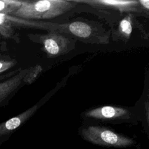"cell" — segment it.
Wrapping results in <instances>:
<instances>
[{"mask_svg":"<svg viewBox=\"0 0 149 149\" xmlns=\"http://www.w3.org/2000/svg\"><path fill=\"white\" fill-rule=\"evenodd\" d=\"M78 133L83 140L96 146L115 148H141L140 144L135 139L103 125H84L79 129Z\"/></svg>","mask_w":149,"mask_h":149,"instance_id":"cell-1","label":"cell"},{"mask_svg":"<svg viewBox=\"0 0 149 149\" xmlns=\"http://www.w3.org/2000/svg\"><path fill=\"white\" fill-rule=\"evenodd\" d=\"M74 6L70 1H22L21 6L11 14L24 19H49L57 17Z\"/></svg>","mask_w":149,"mask_h":149,"instance_id":"cell-2","label":"cell"},{"mask_svg":"<svg viewBox=\"0 0 149 149\" xmlns=\"http://www.w3.org/2000/svg\"><path fill=\"white\" fill-rule=\"evenodd\" d=\"M84 117L93 120L120 123L129 122L132 119L130 112L122 107L105 105L98 107L86 111Z\"/></svg>","mask_w":149,"mask_h":149,"instance_id":"cell-3","label":"cell"},{"mask_svg":"<svg viewBox=\"0 0 149 149\" xmlns=\"http://www.w3.org/2000/svg\"><path fill=\"white\" fill-rule=\"evenodd\" d=\"M43 49L49 57H56L65 54L70 44L66 37L55 32L38 36Z\"/></svg>","mask_w":149,"mask_h":149,"instance_id":"cell-4","label":"cell"},{"mask_svg":"<svg viewBox=\"0 0 149 149\" xmlns=\"http://www.w3.org/2000/svg\"><path fill=\"white\" fill-rule=\"evenodd\" d=\"M38 105H35L23 112L0 123V137L11 134L17 129L23 125L36 113Z\"/></svg>","mask_w":149,"mask_h":149,"instance_id":"cell-5","label":"cell"},{"mask_svg":"<svg viewBox=\"0 0 149 149\" xmlns=\"http://www.w3.org/2000/svg\"><path fill=\"white\" fill-rule=\"evenodd\" d=\"M72 2L86 3L93 6L108 7L123 12L136 11L139 5V1H114V0H96V1H70Z\"/></svg>","mask_w":149,"mask_h":149,"instance_id":"cell-6","label":"cell"},{"mask_svg":"<svg viewBox=\"0 0 149 149\" xmlns=\"http://www.w3.org/2000/svg\"><path fill=\"white\" fill-rule=\"evenodd\" d=\"M27 71V69L23 70L11 78L0 83V104H2L17 88Z\"/></svg>","mask_w":149,"mask_h":149,"instance_id":"cell-7","label":"cell"},{"mask_svg":"<svg viewBox=\"0 0 149 149\" xmlns=\"http://www.w3.org/2000/svg\"><path fill=\"white\" fill-rule=\"evenodd\" d=\"M69 30L74 36L81 38H87L91 33V27L88 24L79 21L70 23L69 26Z\"/></svg>","mask_w":149,"mask_h":149,"instance_id":"cell-8","label":"cell"},{"mask_svg":"<svg viewBox=\"0 0 149 149\" xmlns=\"http://www.w3.org/2000/svg\"><path fill=\"white\" fill-rule=\"evenodd\" d=\"M132 15L128 13L122 20H121L118 26L119 33L122 36L127 38L130 37L132 32Z\"/></svg>","mask_w":149,"mask_h":149,"instance_id":"cell-9","label":"cell"},{"mask_svg":"<svg viewBox=\"0 0 149 149\" xmlns=\"http://www.w3.org/2000/svg\"><path fill=\"white\" fill-rule=\"evenodd\" d=\"M22 5V1L0 0V13L9 15L17 10Z\"/></svg>","mask_w":149,"mask_h":149,"instance_id":"cell-10","label":"cell"},{"mask_svg":"<svg viewBox=\"0 0 149 149\" xmlns=\"http://www.w3.org/2000/svg\"><path fill=\"white\" fill-rule=\"evenodd\" d=\"M42 71V67L37 65L33 68L28 69V71L23 77V81L27 84H30L33 83Z\"/></svg>","mask_w":149,"mask_h":149,"instance_id":"cell-11","label":"cell"},{"mask_svg":"<svg viewBox=\"0 0 149 149\" xmlns=\"http://www.w3.org/2000/svg\"><path fill=\"white\" fill-rule=\"evenodd\" d=\"M16 64V61L13 60H7L0 59V74L4 73Z\"/></svg>","mask_w":149,"mask_h":149,"instance_id":"cell-12","label":"cell"},{"mask_svg":"<svg viewBox=\"0 0 149 149\" xmlns=\"http://www.w3.org/2000/svg\"><path fill=\"white\" fill-rule=\"evenodd\" d=\"M140 5H141L147 10L149 9V1L148 0H140L139 1Z\"/></svg>","mask_w":149,"mask_h":149,"instance_id":"cell-13","label":"cell"}]
</instances>
